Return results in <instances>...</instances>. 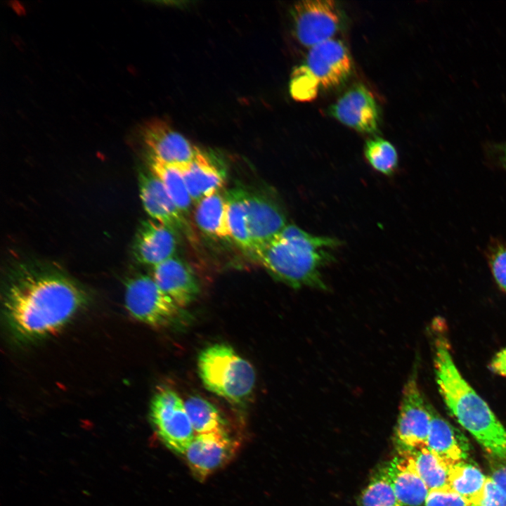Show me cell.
Masks as SVG:
<instances>
[{"label": "cell", "mask_w": 506, "mask_h": 506, "mask_svg": "<svg viewBox=\"0 0 506 506\" xmlns=\"http://www.w3.org/2000/svg\"><path fill=\"white\" fill-rule=\"evenodd\" d=\"M192 427L197 434L226 431V424L219 410L209 401L194 396L185 402Z\"/></svg>", "instance_id": "cell-25"}, {"label": "cell", "mask_w": 506, "mask_h": 506, "mask_svg": "<svg viewBox=\"0 0 506 506\" xmlns=\"http://www.w3.org/2000/svg\"><path fill=\"white\" fill-rule=\"evenodd\" d=\"M86 301L85 292L68 278L21 269L6 287L4 311L17 337L34 340L60 330Z\"/></svg>", "instance_id": "cell-1"}, {"label": "cell", "mask_w": 506, "mask_h": 506, "mask_svg": "<svg viewBox=\"0 0 506 506\" xmlns=\"http://www.w3.org/2000/svg\"><path fill=\"white\" fill-rule=\"evenodd\" d=\"M150 171L164 186L167 193L179 209L188 214L193 202L182 171L176 164L162 162L150 157Z\"/></svg>", "instance_id": "cell-23"}, {"label": "cell", "mask_w": 506, "mask_h": 506, "mask_svg": "<svg viewBox=\"0 0 506 506\" xmlns=\"http://www.w3.org/2000/svg\"><path fill=\"white\" fill-rule=\"evenodd\" d=\"M432 406L427 402L419 387L415 375L407 380L401 396L394 440L399 455L426 446Z\"/></svg>", "instance_id": "cell-6"}, {"label": "cell", "mask_w": 506, "mask_h": 506, "mask_svg": "<svg viewBox=\"0 0 506 506\" xmlns=\"http://www.w3.org/2000/svg\"><path fill=\"white\" fill-rule=\"evenodd\" d=\"M140 197L144 209L155 220L173 230L194 238L193 231L186 218L167 193L160 180L150 171L141 172L139 178Z\"/></svg>", "instance_id": "cell-11"}, {"label": "cell", "mask_w": 506, "mask_h": 506, "mask_svg": "<svg viewBox=\"0 0 506 506\" xmlns=\"http://www.w3.org/2000/svg\"><path fill=\"white\" fill-rule=\"evenodd\" d=\"M125 306L136 320L146 325L168 327L180 322L182 308L157 285L153 277L146 275L130 278L125 287Z\"/></svg>", "instance_id": "cell-5"}, {"label": "cell", "mask_w": 506, "mask_h": 506, "mask_svg": "<svg viewBox=\"0 0 506 506\" xmlns=\"http://www.w3.org/2000/svg\"><path fill=\"white\" fill-rule=\"evenodd\" d=\"M150 417L162 443L172 451L183 455L195 432L179 394L169 388L160 389L152 399Z\"/></svg>", "instance_id": "cell-7"}, {"label": "cell", "mask_w": 506, "mask_h": 506, "mask_svg": "<svg viewBox=\"0 0 506 506\" xmlns=\"http://www.w3.org/2000/svg\"><path fill=\"white\" fill-rule=\"evenodd\" d=\"M197 367L205 387L231 403H243L254 389V368L228 344H216L202 350Z\"/></svg>", "instance_id": "cell-4"}, {"label": "cell", "mask_w": 506, "mask_h": 506, "mask_svg": "<svg viewBox=\"0 0 506 506\" xmlns=\"http://www.w3.org/2000/svg\"><path fill=\"white\" fill-rule=\"evenodd\" d=\"M217 191L202 199L196 204L194 216L198 228L209 236L228 239L231 238L225 193Z\"/></svg>", "instance_id": "cell-20"}, {"label": "cell", "mask_w": 506, "mask_h": 506, "mask_svg": "<svg viewBox=\"0 0 506 506\" xmlns=\"http://www.w3.org/2000/svg\"><path fill=\"white\" fill-rule=\"evenodd\" d=\"M489 368L494 373L506 377V347L494 356L489 363Z\"/></svg>", "instance_id": "cell-33"}, {"label": "cell", "mask_w": 506, "mask_h": 506, "mask_svg": "<svg viewBox=\"0 0 506 506\" xmlns=\"http://www.w3.org/2000/svg\"><path fill=\"white\" fill-rule=\"evenodd\" d=\"M488 260L495 283L506 292V243L493 242L488 248Z\"/></svg>", "instance_id": "cell-29"}, {"label": "cell", "mask_w": 506, "mask_h": 506, "mask_svg": "<svg viewBox=\"0 0 506 506\" xmlns=\"http://www.w3.org/2000/svg\"><path fill=\"white\" fill-rule=\"evenodd\" d=\"M286 214L275 199L248 193L247 226L254 253L286 227Z\"/></svg>", "instance_id": "cell-13"}, {"label": "cell", "mask_w": 506, "mask_h": 506, "mask_svg": "<svg viewBox=\"0 0 506 506\" xmlns=\"http://www.w3.org/2000/svg\"><path fill=\"white\" fill-rule=\"evenodd\" d=\"M247 195L248 192L240 188H231L225 193L231 238L240 248L252 255L247 226Z\"/></svg>", "instance_id": "cell-21"}, {"label": "cell", "mask_w": 506, "mask_h": 506, "mask_svg": "<svg viewBox=\"0 0 506 506\" xmlns=\"http://www.w3.org/2000/svg\"><path fill=\"white\" fill-rule=\"evenodd\" d=\"M408 455L429 491L449 487L448 467L427 446L416 448Z\"/></svg>", "instance_id": "cell-24"}, {"label": "cell", "mask_w": 506, "mask_h": 506, "mask_svg": "<svg viewBox=\"0 0 506 506\" xmlns=\"http://www.w3.org/2000/svg\"><path fill=\"white\" fill-rule=\"evenodd\" d=\"M491 475L493 481L506 493V458L488 455Z\"/></svg>", "instance_id": "cell-32"}, {"label": "cell", "mask_w": 506, "mask_h": 506, "mask_svg": "<svg viewBox=\"0 0 506 506\" xmlns=\"http://www.w3.org/2000/svg\"><path fill=\"white\" fill-rule=\"evenodd\" d=\"M182 171L193 202L221 190L226 181V169L212 155L202 150L191 162L176 164Z\"/></svg>", "instance_id": "cell-17"}, {"label": "cell", "mask_w": 506, "mask_h": 506, "mask_svg": "<svg viewBox=\"0 0 506 506\" xmlns=\"http://www.w3.org/2000/svg\"><path fill=\"white\" fill-rule=\"evenodd\" d=\"M475 506H506V493L488 476Z\"/></svg>", "instance_id": "cell-31"}, {"label": "cell", "mask_w": 506, "mask_h": 506, "mask_svg": "<svg viewBox=\"0 0 506 506\" xmlns=\"http://www.w3.org/2000/svg\"><path fill=\"white\" fill-rule=\"evenodd\" d=\"M306 66L325 89L340 86L350 77L353 63L345 45L333 39L311 47Z\"/></svg>", "instance_id": "cell-12"}, {"label": "cell", "mask_w": 506, "mask_h": 506, "mask_svg": "<svg viewBox=\"0 0 506 506\" xmlns=\"http://www.w3.org/2000/svg\"><path fill=\"white\" fill-rule=\"evenodd\" d=\"M339 245L336 238L315 235L287 224L253 257L275 279L293 288L325 290L321 270L335 259L332 250Z\"/></svg>", "instance_id": "cell-3"}, {"label": "cell", "mask_w": 506, "mask_h": 506, "mask_svg": "<svg viewBox=\"0 0 506 506\" xmlns=\"http://www.w3.org/2000/svg\"><path fill=\"white\" fill-rule=\"evenodd\" d=\"M144 141L150 157L171 164H186L201 150L162 120L151 122L144 130Z\"/></svg>", "instance_id": "cell-14"}, {"label": "cell", "mask_w": 506, "mask_h": 506, "mask_svg": "<svg viewBox=\"0 0 506 506\" xmlns=\"http://www.w3.org/2000/svg\"><path fill=\"white\" fill-rule=\"evenodd\" d=\"M433 326L435 378L446 406L488 455L506 458V429L458 370L439 322Z\"/></svg>", "instance_id": "cell-2"}, {"label": "cell", "mask_w": 506, "mask_h": 506, "mask_svg": "<svg viewBox=\"0 0 506 506\" xmlns=\"http://www.w3.org/2000/svg\"><path fill=\"white\" fill-rule=\"evenodd\" d=\"M448 469L449 487L474 505L488 476L467 460L453 464L448 467Z\"/></svg>", "instance_id": "cell-22"}, {"label": "cell", "mask_w": 506, "mask_h": 506, "mask_svg": "<svg viewBox=\"0 0 506 506\" xmlns=\"http://www.w3.org/2000/svg\"><path fill=\"white\" fill-rule=\"evenodd\" d=\"M382 469L404 506L424 505L429 490L417 474L409 455L395 457Z\"/></svg>", "instance_id": "cell-19"}, {"label": "cell", "mask_w": 506, "mask_h": 506, "mask_svg": "<svg viewBox=\"0 0 506 506\" xmlns=\"http://www.w3.org/2000/svg\"><path fill=\"white\" fill-rule=\"evenodd\" d=\"M329 114L356 131L375 134L379 130V112L372 93L362 84L351 86L328 110Z\"/></svg>", "instance_id": "cell-10"}, {"label": "cell", "mask_w": 506, "mask_h": 506, "mask_svg": "<svg viewBox=\"0 0 506 506\" xmlns=\"http://www.w3.org/2000/svg\"><path fill=\"white\" fill-rule=\"evenodd\" d=\"M364 155L371 167L380 174L391 176L398 168V156L395 147L381 137L375 136L365 142Z\"/></svg>", "instance_id": "cell-26"}, {"label": "cell", "mask_w": 506, "mask_h": 506, "mask_svg": "<svg viewBox=\"0 0 506 506\" xmlns=\"http://www.w3.org/2000/svg\"><path fill=\"white\" fill-rule=\"evenodd\" d=\"M361 506H404L398 499L382 468L363 491Z\"/></svg>", "instance_id": "cell-27"}, {"label": "cell", "mask_w": 506, "mask_h": 506, "mask_svg": "<svg viewBox=\"0 0 506 506\" xmlns=\"http://www.w3.org/2000/svg\"><path fill=\"white\" fill-rule=\"evenodd\" d=\"M320 85L315 74L306 65H303L296 67L292 72L290 92L296 100L311 101L316 97Z\"/></svg>", "instance_id": "cell-28"}, {"label": "cell", "mask_w": 506, "mask_h": 506, "mask_svg": "<svg viewBox=\"0 0 506 506\" xmlns=\"http://www.w3.org/2000/svg\"><path fill=\"white\" fill-rule=\"evenodd\" d=\"M176 235L173 230L155 220L143 221L133 246L136 260L154 267L171 258L177 248Z\"/></svg>", "instance_id": "cell-16"}, {"label": "cell", "mask_w": 506, "mask_h": 506, "mask_svg": "<svg viewBox=\"0 0 506 506\" xmlns=\"http://www.w3.org/2000/svg\"><path fill=\"white\" fill-rule=\"evenodd\" d=\"M238 445L226 431L200 434L183 455L193 475L202 481L231 460Z\"/></svg>", "instance_id": "cell-9"}, {"label": "cell", "mask_w": 506, "mask_h": 506, "mask_svg": "<svg viewBox=\"0 0 506 506\" xmlns=\"http://www.w3.org/2000/svg\"><path fill=\"white\" fill-rule=\"evenodd\" d=\"M424 506H475L450 487L430 490Z\"/></svg>", "instance_id": "cell-30"}, {"label": "cell", "mask_w": 506, "mask_h": 506, "mask_svg": "<svg viewBox=\"0 0 506 506\" xmlns=\"http://www.w3.org/2000/svg\"><path fill=\"white\" fill-rule=\"evenodd\" d=\"M426 446L447 467L468 459L470 446L467 437L432 408V420Z\"/></svg>", "instance_id": "cell-18"}, {"label": "cell", "mask_w": 506, "mask_h": 506, "mask_svg": "<svg viewBox=\"0 0 506 506\" xmlns=\"http://www.w3.org/2000/svg\"><path fill=\"white\" fill-rule=\"evenodd\" d=\"M153 278L181 308L191 304L200 293L194 271L185 261L176 257L154 266Z\"/></svg>", "instance_id": "cell-15"}, {"label": "cell", "mask_w": 506, "mask_h": 506, "mask_svg": "<svg viewBox=\"0 0 506 506\" xmlns=\"http://www.w3.org/2000/svg\"><path fill=\"white\" fill-rule=\"evenodd\" d=\"M292 15L297 39L311 48L331 39L341 22L337 3L332 0L298 1L292 7Z\"/></svg>", "instance_id": "cell-8"}, {"label": "cell", "mask_w": 506, "mask_h": 506, "mask_svg": "<svg viewBox=\"0 0 506 506\" xmlns=\"http://www.w3.org/2000/svg\"><path fill=\"white\" fill-rule=\"evenodd\" d=\"M498 157L501 164L506 168V144L498 148Z\"/></svg>", "instance_id": "cell-34"}]
</instances>
